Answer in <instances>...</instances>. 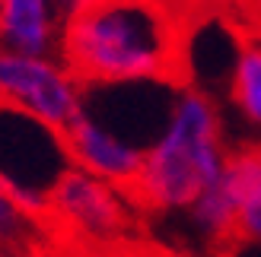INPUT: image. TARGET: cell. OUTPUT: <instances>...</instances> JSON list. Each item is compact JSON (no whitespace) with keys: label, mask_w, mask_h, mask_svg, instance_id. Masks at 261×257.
<instances>
[{"label":"cell","mask_w":261,"mask_h":257,"mask_svg":"<svg viewBox=\"0 0 261 257\" xmlns=\"http://www.w3.org/2000/svg\"><path fill=\"white\" fill-rule=\"evenodd\" d=\"M194 38L163 0H80L64 19V76L73 89L150 80L188 92Z\"/></svg>","instance_id":"cell-1"},{"label":"cell","mask_w":261,"mask_h":257,"mask_svg":"<svg viewBox=\"0 0 261 257\" xmlns=\"http://www.w3.org/2000/svg\"><path fill=\"white\" fill-rule=\"evenodd\" d=\"M0 248L16 257H51L45 235L0 194Z\"/></svg>","instance_id":"cell-6"},{"label":"cell","mask_w":261,"mask_h":257,"mask_svg":"<svg viewBox=\"0 0 261 257\" xmlns=\"http://www.w3.org/2000/svg\"><path fill=\"white\" fill-rule=\"evenodd\" d=\"M236 38V67L229 76V99L249 124L261 127V42L249 35Z\"/></svg>","instance_id":"cell-4"},{"label":"cell","mask_w":261,"mask_h":257,"mask_svg":"<svg viewBox=\"0 0 261 257\" xmlns=\"http://www.w3.org/2000/svg\"><path fill=\"white\" fill-rule=\"evenodd\" d=\"M223 152V121L214 99L198 86L181 92L166 137L147 156L150 216L172 207H194L217 181Z\"/></svg>","instance_id":"cell-2"},{"label":"cell","mask_w":261,"mask_h":257,"mask_svg":"<svg viewBox=\"0 0 261 257\" xmlns=\"http://www.w3.org/2000/svg\"><path fill=\"white\" fill-rule=\"evenodd\" d=\"M0 99L35 114L55 131V137L80 118V95L67 76L45 60L10 51H0Z\"/></svg>","instance_id":"cell-3"},{"label":"cell","mask_w":261,"mask_h":257,"mask_svg":"<svg viewBox=\"0 0 261 257\" xmlns=\"http://www.w3.org/2000/svg\"><path fill=\"white\" fill-rule=\"evenodd\" d=\"M255 203H261V197H258V200H255Z\"/></svg>","instance_id":"cell-8"},{"label":"cell","mask_w":261,"mask_h":257,"mask_svg":"<svg viewBox=\"0 0 261 257\" xmlns=\"http://www.w3.org/2000/svg\"><path fill=\"white\" fill-rule=\"evenodd\" d=\"M51 4H55V10H58V16H64V19H67V13L76 7V4H80V0H51Z\"/></svg>","instance_id":"cell-7"},{"label":"cell","mask_w":261,"mask_h":257,"mask_svg":"<svg viewBox=\"0 0 261 257\" xmlns=\"http://www.w3.org/2000/svg\"><path fill=\"white\" fill-rule=\"evenodd\" d=\"M48 35L51 22L45 16V0H7L0 42H10L25 57V54H42L48 48Z\"/></svg>","instance_id":"cell-5"}]
</instances>
